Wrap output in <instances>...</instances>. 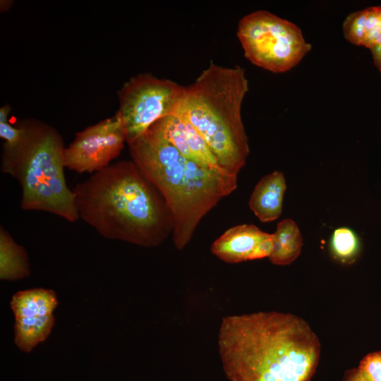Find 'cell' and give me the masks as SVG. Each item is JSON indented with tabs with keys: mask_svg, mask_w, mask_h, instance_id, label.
<instances>
[{
	"mask_svg": "<svg viewBox=\"0 0 381 381\" xmlns=\"http://www.w3.org/2000/svg\"><path fill=\"white\" fill-rule=\"evenodd\" d=\"M330 250L335 259L341 263L350 264L359 253L358 238L349 228H337L333 231L330 239Z\"/></svg>",
	"mask_w": 381,
	"mask_h": 381,
	"instance_id": "e0dca14e",
	"label": "cell"
},
{
	"mask_svg": "<svg viewBox=\"0 0 381 381\" xmlns=\"http://www.w3.org/2000/svg\"><path fill=\"white\" fill-rule=\"evenodd\" d=\"M217 345L229 381H310L321 352L306 320L278 311L224 317Z\"/></svg>",
	"mask_w": 381,
	"mask_h": 381,
	"instance_id": "6da1fadb",
	"label": "cell"
},
{
	"mask_svg": "<svg viewBox=\"0 0 381 381\" xmlns=\"http://www.w3.org/2000/svg\"><path fill=\"white\" fill-rule=\"evenodd\" d=\"M12 0H1L0 1V11L1 12L7 11L13 4Z\"/></svg>",
	"mask_w": 381,
	"mask_h": 381,
	"instance_id": "603a6c76",
	"label": "cell"
},
{
	"mask_svg": "<svg viewBox=\"0 0 381 381\" xmlns=\"http://www.w3.org/2000/svg\"><path fill=\"white\" fill-rule=\"evenodd\" d=\"M11 107L8 104H4L0 108V121H8Z\"/></svg>",
	"mask_w": 381,
	"mask_h": 381,
	"instance_id": "7402d4cb",
	"label": "cell"
},
{
	"mask_svg": "<svg viewBox=\"0 0 381 381\" xmlns=\"http://www.w3.org/2000/svg\"><path fill=\"white\" fill-rule=\"evenodd\" d=\"M270 235L253 224L237 225L227 229L216 239L210 250L226 263L253 260L258 246Z\"/></svg>",
	"mask_w": 381,
	"mask_h": 381,
	"instance_id": "30bf717a",
	"label": "cell"
},
{
	"mask_svg": "<svg viewBox=\"0 0 381 381\" xmlns=\"http://www.w3.org/2000/svg\"><path fill=\"white\" fill-rule=\"evenodd\" d=\"M20 140L4 143L1 170L18 181L22 188L20 208L56 214L75 222L80 217L64 169V140L51 125L35 119L19 121Z\"/></svg>",
	"mask_w": 381,
	"mask_h": 381,
	"instance_id": "5b68a950",
	"label": "cell"
},
{
	"mask_svg": "<svg viewBox=\"0 0 381 381\" xmlns=\"http://www.w3.org/2000/svg\"><path fill=\"white\" fill-rule=\"evenodd\" d=\"M341 381H367L357 368L348 369L344 373Z\"/></svg>",
	"mask_w": 381,
	"mask_h": 381,
	"instance_id": "ffe728a7",
	"label": "cell"
},
{
	"mask_svg": "<svg viewBox=\"0 0 381 381\" xmlns=\"http://www.w3.org/2000/svg\"><path fill=\"white\" fill-rule=\"evenodd\" d=\"M58 304L56 293L44 288L18 291L10 301L15 320L52 315Z\"/></svg>",
	"mask_w": 381,
	"mask_h": 381,
	"instance_id": "4fadbf2b",
	"label": "cell"
},
{
	"mask_svg": "<svg viewBox=\"0 0 381 381\" xmlns=\"http://www.w3.org/2000/svg\"><path fill=\"white\" fill-rule=\"evenodd\" d=\"M152 126L186 158L199 165L229 174L219 165L204 138L182 113L165 116Z\"/></svg>",
	"mask_w": 381,
	"mask_h": 381,
	"instance_id": "9c48e42d",
	"label": "cell"
},
{
	"mask_svg": "<svg viewBox=\"0 0 381 381\" xmlns=\"http://www.w3.org/2000/svg\"><path fill=\"white\" fill-rule=\"evenodd\" d=\"M273 248L268 258L276 265H289L300 255L303 238L296 223L287 218L278 223L272 234Z\"/></svg>",
	"mask_w": 381,
	"mask_h": 381,
	"instance_id": "5bb4252c",
	"label": "cell"
},
{
	"mask_svg": "<svg viewBox=\"0 0 381 381\" xmlns=\"http://www.w3.org/2000/svg\"><path fill=\"white\" fill-rule=\"evenodd\" d=\"M125 143V128L116 112L75 134L64 149V167L78 174L101 171L119 155Z\"/></svg>",
	"mask_w": 381,
	"mask_h": 381,
	"instance_id": "ba28073f",
	"label": "cell"
},
{
	"mask_svg": "<svg viewBox=\"0 0 381 381\" xmlns=\"http://www.w3.org/2000/svg\"><path fill=\"white\" fill-rule=\"evenodd\" d=\"M371 52L375 66L381 72V43L369 49Z\"/></svg>",
	"mask_w": 381,
	"mask_h": 381,
	"instance_id": "44dd1931",
	"label": "cell"
},
{
	"mask_svg": "<svg viewBox=\"0 0 381 381\" xmlns=\"http://www.w3.org/2000/svg\"><path fill=\"white\" fill-rule=\"evenodd\" d=\"M22 130L20 128L11 126L8 121H0V137L8 145L16 143L20 138Z\"/></svg>",
	"mask_w": 381,
	"mask_h": 381,
	"instance_id": "d6986e66",
	"label": "cell"
},
{
	"mask_svg": "<svg viewBox=\"0 0 381 381\" xmlns=\"http://www.w3.org/2000/svg\"><path fill=\"white\" fill-rule=\"evenodd\" d=\"M357 368L367 381H381V351L365 355Z\"/></svg>",
	"mask_w": 381,
	"mask_h": 381,
	"instance_id": "ac0fdd59",
	"label": "cell"
},
{
	"mask_svg": "<svg viewBox=\"0 0 381 381\" xmlns=\"http://www.w3.org/2000/svg\"><path fill=\"white\" fill-rule=\"evenodd\" d=\"M54 315L25 318L15 320L14 343L24 352H30L50 334L54 325Z\"/></svg>",
	"mask_w": 381,
	"mask_h": 381,
	"instance_id": "2e32d148",
	"label": "cell"
},
{
	"mask_svg": "<svg viewBox=\"0 0 381 381\" xmlns=\"http://www.w3.org/2000/svg\"><path fill=\"white\" fill-rule=\"evenodd\" d=\"M186 87L143 73L132 76L118 91L119 115L130 144L158 120L178 111Z\"/></svg>",
	"mask_w": 381,
	"mask_h": 381,
	"instance_id": "52a82bcc",
	"label": "cell"
},
{
	"mask_svg": "<svg viewBox=\"0 0 381 381\" xmlns=\"http://www.w3.org/2000/svg\"><path fill=\"white\" fill-rule=\"evenodd\" d=\"M72 191L79 217L104 238L152 248L173 232L164 198L132 160L110 164Z\"/></svg>",
	"mask_w": 381,
	"mask_h": 381,
	"instance_id": "7a4b0ae2",
	"label": "cell"
},
{
	"mask_svg": "<svg viewBox=\"0 0 381 381\" xmlns=\"http://www.w3.org/2000/svg\"><path fill=\"white\" fill-rule=\"evenodd\" d=\"M248 91L244 69L212 61L186 87L176 112L182 113L202 135L219 165L238 176L250 153L241 107Z\"/></svg>",
	"mask_w": 381,
	"mask_h": 381,
	"instance_id": "277c9868",
	"label": "cell"
},
{
	"mask_svg": "<svg viewBox=\"0 0 381 381\" xmlns=\"http://www.w3.org/2000/svg\"><path fill=\"white\" fill-rule=\"evenodd\" d=\"M286 183L282 172L274 171L263 176L255 186L249 207L262 222H270L279 217Z\"/></svg>",
	"mask_w": 381,
	"mask_h": 381,
	"instance_id": "8fae6325",
	"label": "cell"
},
{
	"mask_svg": "<svg viewBox=\"0 0 381 381\" xmlns=\"http://www.w3.org/2000/svg\"><path fill=\"white\" fill-rule=\"evenodd\" d=\"M344 37L350 43L370 49L381 43V6L349 14L342 25Z\"/></svg>",
	"mask_w": 381,
	"mask_h": 381,
	"instance_id": "7c38bea8",
	"label": "cell"
},
{
	"mask_svg": "<svg viewBox=\"0 0 381 381\" xmlns=\"http://www.w3.org/2000/svg\"><path fill=\"white\" fill-rule=\"evenodd\" d=\"M237 36L246 58L275 73L291 70L311 49L299 27L265 10L244 16L239 20Z\"/></svg>",
	"mask_w": 381,
	"mask_h": 381,
	"instance_id": "8992f818",
	"label": "cell"
},
{
	"mask_svg": "<svg viewBox=\"0 0 381 381\" xmlns=\"http://www.w3.org/2000/svg\"><path fill=\"white\" fill-rule=\"evenodd\" d=\"M30 274L25 249L18 245L2 226L0 227V279L16 281Z\"/></svg>",
	"mask_w": 381,
	"mask_h": 381,
	"instance_id": "9a60e30c",
	"label": "cell"
},
{
	"mask_svg": "<svg viewBox=\"0 0 381 381\" xmlns=\"http://www.w3.org/2000/svg\"><path fill=\"white\" fill-rule=\"evenodd\" d=\"M128 145L132 161L159 191L171 212L174 246L183 249L201 219L236 189L237 176L186 158L153 126Z\"/></svg>",
	"mask_w": 381,
	"mask_h": 381,
	"instance_id": "3957f363",
	"label": "cell"
}]
</instances>
